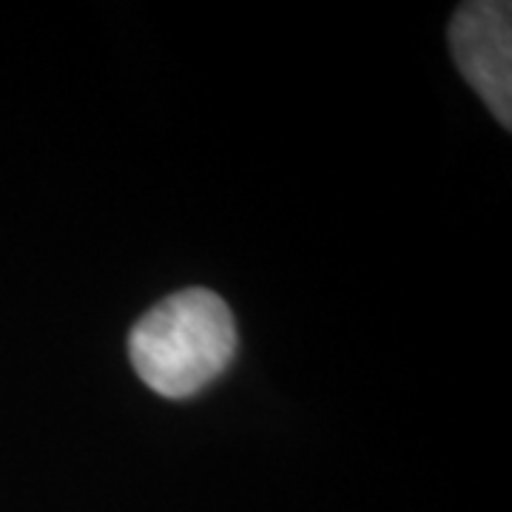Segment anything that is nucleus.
<instances>
[{
    "mask_svg": "<svg viewBox=\"0 0 512 512\" xmlns=\"http://www.w3.org/2000/svg\"><path fill=\"white\" fill-rule=\"evenodd\" d=\"M237 322L225 299L188 288L154 305L128 336L134 373L157 396L183 402L202 393L231 367Z\"/></svg>",
    "mask_w": 512,
    "mask_h": 512,
    "instance_id": "nucleus-1",
    "label": "nucleus"
},
{
    "mask_svg": "<svg viewBox=\"0 0 512 512\" xmlns=\"http://www.w3.org/2000/svg\"><path fill=\"white\" fill-rule=\"evenodd\" d=\"M450 49L458 72L504 128L512 126V6L473 0L450 20Z\"/></svg>",
    "mask_w": 512,
    "mask_h": 512,
    "instance_id": "nucleus-2",
    "label": "nucleus"
}]
</instances>
